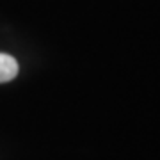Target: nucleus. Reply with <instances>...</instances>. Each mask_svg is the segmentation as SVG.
I'll use <instances>...</instances> for the list:
<instances>
[{
	"label": "nucleus",
	"instance_id": "f257e3e1",
	"mask_svg": "<svg viewBox=\"0 0 160 160\" xmlns=\"http://www.w3.org/2000/svg\"><path fill=\"white\" fill-rule=\"evenodd\" d=\"M18 75V62L16 59L7 55V53H2L0 52V84L4 82H9Z\"/></svg>",
	"mask_w": 160,
	"mask_h": 160
}]
</instances>
